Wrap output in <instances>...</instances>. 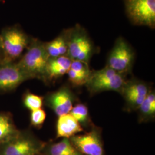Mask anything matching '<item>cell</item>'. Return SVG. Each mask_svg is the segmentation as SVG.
I'll return each mask as SVG.
<instances>
[{
    "instance_id": "44dd1931",
    "label": "cell",
    "mask_w": 155,
    "mask_h": 155,
    "mask_svg": "<svg viewBox=\"0 0 155 155\" xmlns=\"http://www.w3.org/2000/svg\"><path fill=\"white\" fill-rule=\"evenodd\" d=\"M46 118V114L43 109L41 108L32 111L31 114V122L32 125L35 127H39L41 125Z\"/></svg>"
},
{
    "instance_id": "52a82bcc",
    "label": "cell",
    "mask_w": 155,
    "mask_h": 155,
    "mask_svg": "<svg viewBox=\"0 0 155 155\" xmlns=\"http://www.w3.org/2000/svg\"><path fill=\"white\" fill-rule=\"evenodd\" d=\"M150 90L148 84L141 81H126L121 93L125 100L127 110H137Z\"/></svg>"
},
{
    "instance_id": "8992f818",
    "label": "cell",
    "mask_w": 155,
    "mask_h": 155,
    "mask_svg": "<svg viewBox=\"0 0 155 155\" xmlns=\"http://www.w3.org/2000/svg\"><path fill=\"white\" fill-rule=\"evenodd\" d=\"M74 148L83 155H104L101 132L98 127L83 134L75 135L69 139Z\"/></svg>"
},
{
    "instance_id": "7c38bea8",
    "label": "cell",
    "mask_w": 155,
    "mask_h": 155,
    "mask_svg": "<svg viewBox=\"0 0 155 155\" xmlns=\"http://www.w3.org/2000/svg\"><path fill=\"white\" fill-rule=\"evenodd\" d=\"M56 124V137L70 139L84 131L80 124L70 114L58 117Z\"/></svg>"
},
{
    "instance_id": "2e32d148",
    "label": "cell",
    "mask_w": 155,
    "mask_h": 155,
    "mask_svg": "<svg viewBox=\"0 0 155 155\" xmlns=\"http://www.w3.org/2000/svg\"><path fill=\"white\" fill-rule=\"evenodd\" d=\"M48 155H83L72 145L69 139H63L52 145L48 151Z\"/></svg>"
},
{
    "instance_id": "8fae6325",
    "label": "cell",
    "mask_w": 155,
    "mask_h": 155,
    "mask_svg": "<svg viewBox=\"0 0 155 155\" xmlns=\"http://www.w3.org/2000/svg\"><path fill=\"white\" fill-rule=\"evenodd\" d=\"M74 96L67 87H61L48 97L47 102L50 107L58 117L68 114L71 110Z\"/></svg>"
},
{
    "instance_id": "7402d4cb",
    "label": "cell",
    "mask_w": 155,
    "mask_h": 155,
    "mask_svg": "<svg viewBox=\"0 0 155 155\" xmlns=\"http://www.w3.org/2000/svg\"><path fill=\"white\" fill-rule=\"evenodd\" d=\"M69 81L75 86H80L86 84L88 81V79L81 76L75 72L72 69L70 68L67 73Z\"/></svg>"
},
{
    "instance_id": "7a4b0ae2",
    "label": "cell",
    "mask_w": 155,
    "mask_h": 155,
    "mask_svg": "<svg viewBox=\"0 0 155 155\" xmlns=\"http://www.w3.org/2000/svg\"><path fill=\"white\" fill-rule=\"evenodd\" d=\"M49 59L45 44L36 40L31 45L18 65L30 78H45Z\"/></svg>"
},
{
    "instance_id": "4fadbf2b",
    "label": "cell",
    "mask_w": 155,
    "mask_h": 155,
    "mask_svg": "<svg viewBox=\"0 0 155 155\" xmlns=\"http://www.w3.org/2000/svg\"><path fill=\"white\" fill-rule=\"evenodd\" d=\"M72 60L67 56L50 58L46 71V77L50 79L58 78L65 75L70 68Z\"/></svg>"
},
{
    "instance_id": "9a60e30c",
    "label": "cell",
    "mask_w": 155,
    "mask_h": 155,
    "mask_svg": "<svg viewBox=\"0 0 155 155\" xmlns=\"http://www.w3.org/2000/svg\"><path fill=\"white\" fill-rule=\"evenodd\" d=\"M139 120L141 122L148 121L153 120L155 116V93L150 90L143 103L140 106Z\"/></svg>"
},
{
    "instance_id": "603a6c76",
    "label": "cell",
    "mask_w": 155,
    "mask_h": 155,
    "mask_svg": "<svg viewBox=\"0 0 155 155\" xmlns=\"http://www.w3.org/2000/svg\"><path fill=\"white\" fill-rule=\"evenodd\" d=\"M0 47H1V43H0Z\"/></svg>"
},
{
    "instance_id": "6da1fadb",
    "label": "cell",
    "mask_w": 155,
    "mask_h": 155,
    "mask_svg": "<svg viewBox=\"0 0 155 155\" xmlns=\"http://www.w3.org/2000/svg\"><path fill=\"white\" fill-rule=\"evenodd\" d=\"M93 43L86 30L77 25L68 29V51L67 56L72 61H83L89 64L94 54Z\"/></svg>"
},
{
    "instance_id": "ac0fdd59",
    "label": "cell",
    "mask_w": 155,
    "mask_h": 155,
    "mask_svg": "<svg viewBox=\"0 0 155 155\" xmlns=\"http://www.w3.org/2000/svg\"><path fill=\"white\" fill-rule=\"evenodd\" d=\"M15 133L16 130L9 118L0 114V141L11 138Z\"/></svg>"
},
{
    "instance_id": "5bb4252c",
    "label": "cell",
    "mask_w": 155,
    "mask_h": 155,
    "mask_svg": "<svg viewBox=\"0 0 155 155\" xmlns=\"http://www.w3.org/2000/svg\"><path fill=\"white\" fill-rule=\"evenodd\" d=\"M68 38V30H66L52 41L45 43V48L50 58L67 55Z\"/></svg>"
},
{
    "instance_id": "5b68a950",
    "label": "cell",
    "mask_w": 155,
    "mask_h": 155,
    "mask_svg": "<svg viewBox=\"0 0 155 155\" xmlns=\"http://www.w3.org/2000/svg\"><path fill=\"white\" fill-rule=\"evenodd\" d=\"M130 21L137 25L155 27V0H124Z\"/></svg>"
},
{
    "instance_id": "ba28073f",
    "label": "cell",
    "mask_w": 155,
    "mask_h": 155,
    "mask_svg": "<svg viewBox=\"0 0 155 155\" xmlns=\"http://www.w3.org/2000/svg\"><path fill=\"white\" fill-rule=\"evenodd\" d=\"M1 46L6 54L12 58L18 57L27 47L28 38L26 35L16 28L5 31L0 39Z\"/></svg>"
},
{
    "instance_id": "30bf717a",
    "label": "cell",
    "mask_w": 155,
    "mask_h": 155,
    "mask_svg": "<svg viewBox=\"0 0 155 155\" xmlns=\"http://www.w3.org/2000/svg\"><path fill=\"white\" fill-rule=\"evenodd\" d=\"M42 145L28 137H23L10 141L2 151L1 155H38Z\"/></svg>"
},
{
    "instance_id": "e0dca14e",
    "label": "cell",
    "mask_w": 155,
    "mask_h": 155,
    "mask_svg": "<svg viewBox=\"0 0 155 155\" xmlns=\"http://www.w3.org/2000/svg\"><path fill=\"white\" fill-rule=\"evenodd\" d=\"M69 114H70L80 124L82 127H93L90 120L88 107L84 104H78L73 106Z\"/></svg>"
},
{
    "instance_id": "ffe728a7",
    "label": "cell",
    "mask_w": 155,
    "mask_h": 155,
    "mask_svg": "<svg viewBox=\"0 0 155 155\" xmlns=\"http://www.w3.org/2000/svg\"><path fill=\"white\" fill-rule=\"evenodd\" d=\"M70 68L78 74L88 79L91 72L90 70L88 63L79 61H72Z\"/></svg>"
},
{
    "instance_id": "3957f363",
    "label": "cell",
    "mask_w": 155,
    "mask_h": 155,
    "mask_svg": "<svg viewBox=\"0 0 155 155\" xmlns=\"http://www.w3.org/2000/svg\"><path fill=\"white\" fill-rule=\"evenodd\" d=\"M126 81L124 75L106 66L101 70L91 71L86 85L93 94L106 91L121 93Z\"/></svg>"
},
{
    "instance_id": "d6986e66",
    "label": "cell",
    "mask_w": 155,
    "mask_h": 155,
    "mask_svg": "<svg viewBox=\"0 0 155 155\" xmlns=\"http://www.w3.org/2000/svg\"><path fill=\"white\" fill-rule=\"evenodd\" d=\"M43 99L41 97L35 94L28 93L24 99V104L30 110L33 111L41 108Z\"/></svg>"
},
{
    "instance_id": "9c48e42d",
    "label": "cell",
    "mask_w": 155,
    "mask_h": 155,
    "mask_svg": "<svg viewBox=\"0 0 155 155\" xmlns=\"http://www.w3.org/2000/svg\"><path fill=\"white\" fill-rule=\"evenodd\" d=\"M30 78L17 65L5 64L0 66V90H10Z\"/></svg>"
},
{
    "instance_id": "277c9868",
    "label": "cell",
    "mask_w": 155,
    "mask_h": 155,
    "mask_svg": "<svg viewBox=\"0 0 155 155\" xmlns=\"http://www.w3.org/2000/svg\"><path fill=\"white\" fill-rule=\"evenodd\" d=\"M134 57L135 54L132 47L120 37L116 41L111 51L106 66L124 75L132 70Z\"/></svg>"
}]
</instances>
